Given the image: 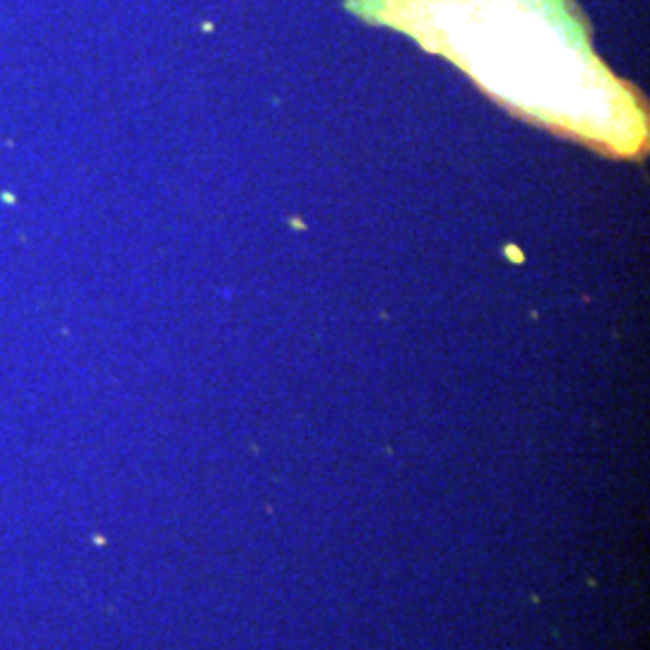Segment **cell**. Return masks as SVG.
Returning a JSON list of instances; mask_svg holds the SVG:
<instances>
[{
	"instance_id": "cell-1",
	"label": "cell",
	"mask_w": 650,
	"mask_h": 650,
	"mask_svg": "<svg viewBox=\"0 0 650 650\" xmlns=\"http://www.w3.org/2000/svg\"><path fill=\"white\" fill-rule=\"evenodd\" d=\"M431 44L465 65L487 90L581 138L634 152L638 114L598 63L561 0H431Z\"/></svg>"
}]
</instances>
